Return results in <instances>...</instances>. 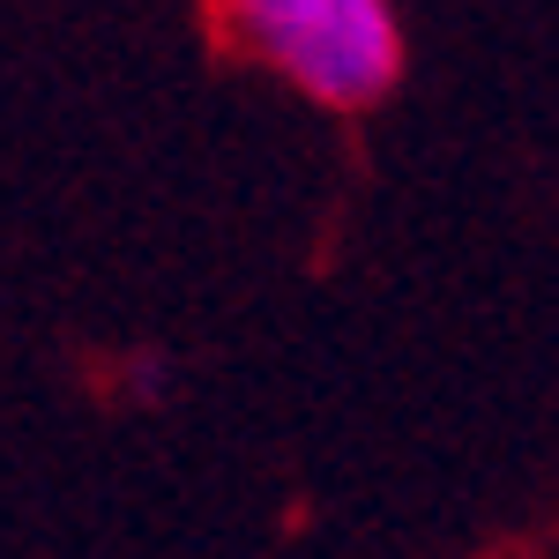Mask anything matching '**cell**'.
I'll return each instance as SVG.
<instances>
[{"label": "cell", "instance_id": "6da1fadb", "mask_svg": "<svg viewBox=\"0 0 559 559\" xmlns=\"http://www.w3.org/2000/svg\"><path fill=\"white\" fill-rule=\"evenodd\" d=\"M216 38L321 112H373L403 83L395 0H210Z\"/></svg>", "mask_w": 559, "mask_h": 559}, {"label": "cell", "instance_id": "7a4b0ae2", "mask_svg": "<svg viewBox=\"0 0 559 559\" xmlns=\"http://www.w3.org/2000/svg\"><path fill=\"white\" fill-rule=\"evenodd\" d=\"M165 381H173V358L165 350H134V366H120V388H128L134 403H157Z\"/></svg>", "mask_w": 559, "mask_h": 559}]
</instances>
